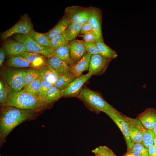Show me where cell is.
<instances>
[{
    "label": "cell",
    "instance_id": "cell-1",
    "mask_svg": "<svg viewBox=\"0 0 156 156\" xmlns=\"http://www.w3.org/2000/svg\"><path fill=\"white\" fill-rule=\"evenodd\" d=\"M0 114V147L5 142L8 135L17 126L34 120L40 112L12 106H1Z\"/></svg>",
    "mask_w": 156,
    "mask_h": 156
},
{
    "label": "cell",
    "instance_id": "cell-2",
    "mask_svg": "<svg viewBox=\"0 0 156 156\" xmlns=\"http://www.w3.org/2000/svg\"><path fill=\"white\" fill-rule=\"evenodd\" d=\"M49 106V105L42 102L39 98L31 95L23 90L16 92L10 88L9 95L4 106H13L40 113L47 108Z\"/></svg>",
    "mask_w": 156,
    "mask_h": 156
},
{
    "label": "cell",
    "instance_id": "cell-3",
    "mask_svg": "<svg viewBox=\"0 0 156 156\" xmlns=\"http://www.w3.org/2000/svg\"><path fill=\"white\" fill-rule=\"evenodd\" d=\"M78 98L90 111L96 114L105 110L119 112L104 100L100 92L92 90L86 86L83 87Z\"/></svg>",
    "mask_w": 156,
    "mask_h": 156
},
{
    "label": "cell",
    "instance_id": "cell-4",
    "mask_svg": "<svg viewBox=\"0 0 156 156\" xmlns=\"http://www.w3.org/2000/svg\"><path fill=\"white\" fill-rule=\"evenodd\" d=\"M26 70L24 68H7L4 70L3 74L5 81L13 91L18 92L24 87Z\"/></svg>",
    "mask_w": 156,
    "mask_h": 156
},
{
    "label": "cell",
    "instance_id": "cell-5",
    "mask_svg": "<svg viewBox=\"0 0 156 156\" xmlns=\"http://www.w3.org/2000/svg\"><path fill=\"white\" fill-rule=\"evenodd\" d=\"M12 36L14 40L23 44L30 52L39 53L47 58L53 56V50L40 45L28 34H16Z\"/></svg>",
    "mask_w": 156,
    "mask_h": 156
},
{
    "label": "cell",
    "instance_id": "cell-6",
    "mask_svg": "<svg viewBox=\"0 0 156 156\" xmlns=\"http://www.w3.org/2000/svg\"><path fill=\"white\" fill-rule=\"evenodd\" d=\"M33 29V25L31 18L27 14L22 15L19 21L14 25L3 32L0 38L5 40L14 34H29Z\"/></svg>",
    "mask_w": 156,
    "mask_h": 156
},
{
    "label": "cell",
    "instance_id": "cell-7",
    "mask_svg": "<svg viewBox=\"0 0 156 156\" xmlns=\"http://www.w3.org/2000/svg\"><path fill=\"white\" fill-rule=\"evenodd\" d=\"M102 112L107 115L119 128L124 137L127 151H130L132 148L133 144L130 137L128 122L124 115L119 111L112 110H103Z\"/></svg>",
    "mask_w": 156,
    "mask_h": 156
},
{
    "label": "cell",
    "instance_id": "cell-8",
    "mask_svg": "<svg viewBox=\"0 0 156 156\" xmlns=\"http://www.w3.org/2000/svg\"><path fill=\"white\" fill-rule=\"evenodd\" d=\"M65 15L71 22L83 25L88 22L90 14V8L79 6H72L66 8Z\"/></svg>",
    "mask_w": 156,
    "mask_h": 156
},
{
    "label": "cell",
    "instance_id": "cell-9",
    "mask_svg": "<svg viewBox=\"0 0 156 156\" xmlns=\"http://www.w3.org/2000/svg\"><path fill=\"white\" fill-rule=\"evenodd\" d=\"M111 60L101 54L92 55L89 63V72L92 75H101L104 73Z\"/></svg>",
    "mask_w": 156,
    "mask_h": 156
},
{
    "label": "cell",
    "instance_id": "cell-10",
    "mask_svg": "<svg viewBox=\"0 0 156 156\" xmlns=\"http://www.w3.org/2000/svg\"><path fill=\"white\" fill-rule=\"evenodd\" d=\"M92 76L89 72L77 77L67 88L62 91V97L78 98L84 83Z\"/></svg>",
    "mask_w": 156,
    "mask_h": 156
},
{
    "label": "cell",
    "instance_id": "cell-11",
    "mask_svg": "<svg viewBox=\"0 0 156 156\" xmlns=\"http://www.w3.org/2000/svg\"><path fill=\"white\" fill-rule=\"evenodd\" d=\"M125 118L135 126L142 133L143 137V143L147 147L154 145L155 134L153 130L146 129L137 119L133 118L124 115Z\"/></svg>",
    "mask_w": 156,
    "mask_h": 156
},
{
    "label": "cell",
    "instance_id": "cell-12",
    "mask_svg": "<svg viewBox=\"0 0 156 156\" xmlns=\"http://www.w3.org/2000/svg\"><path fill=\"white\" fill-rule=\"evenodd\" d=\"M90 14L88 22L99 36L101 41L104 42L101 29L102 13L98 8L91 6Z\"/></svg>",
    "mask_w": 156,
    "mask_h": 156
},
{
    "label": "cell",
    "instance_id": "cell-13",
    "mask_svg": "<svg viewBox=\"0 0 156 156\" xmlns=\"http://www.w3.org/2000/svg\"><path fill=\"white\" fill-rule=\"evenodd\" d=\"M136 118L146 129L153 130L156 125V109L153 108L146 109Z\"/></svg>",
    "mask_w": 156,
    "mask_h": 156
},
{
    "label": "cell",
    "instance_id": "cell-14",
    "mask_svg": "<svg viewBox=\"0 0 156 156\" xmlns=\"http://www.w3.org/2000/svg\"><path fill=\"white\" fill-rule=\"evenodd\" d=\"M70 56V66L79 61L86 51L81 40L75 39L69 41Z\"/></svg>",
    "mask_w": 156,
    "mask_h": 156
},
{
    "label": "cell",
    "instance_id": "cell-15",
    "mask_svg": "<svg viewBox=\"0 0 156 156\" xmlns=\"http://www.w3.org/2000/svg\"><path fill=\"white\" fill-rule=\"evenodd\" d=\"M4 48L9 57L19 55L30 52L23 44L12 39L8 40L5 42Z\"/></svg>",
    "mask_w": 156,
    "mask_h": 156
},
{
    "label": "cell",
    "instance_id": "cell-16",
    "mask_svg": "<svg viewBox=\"0 0 156 156\" xmlns=\"http://www.w3.org/2000/svg\"><path fill=\"white\" fill-rule=\"evenodd\" d=\"M46 63L55 70L60 76L71 73L70 65L56 56H53L48 58Z\"/></svg>",
    "mask_w": 156,
    "mask_h": 156
},
{
    "label": "cell",
    "instance_id": "cell-17",
    "mask_svg": "<svg viewBox=\"0 0 156 156\" xmlns=\"http://www.w3.org/2000/svg\"><path fill=\"white\" fill-rule=\"evenodd\" d=\"M92 55L86 52L77 62L70 66V72L77 77L81 76L82 73L89 70Z\"/></svg>",
    "mask_w": 156,
    "mask_h": 156
},
{
    "label": "cell",
    "instance_id": "cell-18",
    "mask_svg": "<svg viewBox=\"0 0 156 156\" xmlns=\"http://www.w3.org/2000/svg\"><path fill=\"white\" fill-rule=\"evenodd\" d=\"M70 23L69 18L66 15L62 17L52 28L46 33L50 41L57 36L63 35Z\"/></svg>",
    "mask_w": 156,
    "mask_h": 156
},
{
    "label": "cell",
    "instance_id": "cell-19",
    "mask_svg": "<svg viewBox=\"0 0 156 156\" xmlns=\"http://www.w3.org/2000/svg\"><path fill=\"white\" fill-rule=\"evenodd\" d=\"M41 79L53 84L60 75L50 66L46 63L39 68Z\"/></svg>",
    "mask_w": 156,
    "mask_h": 156
},
{
    "label": "cell",
    "instance_id": "cell-20",
    "mask_svg": "<svg viewBox=\"0 0 156 156\" xmlns=\"http://www.w3.org/2000/svg\"><path fill=\"white\" fill-rule=\"evenodd\" d=\"M7 64L10 67L14 68H37L33 64L19 55L9 57L7 60Z\"/></svg>",
    "mask_w": 156,
    "mask_h": 156
},
{
    "label": "cell",
    "instance_id": "cell-21",
    "mask_svg": "<svg viewBox=\"0 0 156 156\" xmlns=\"http://www.w3.org/2000/svg\"><path fill=\"white\" fill-rule=\"evenodd\" d=\"M19 55L33 64L37 68L45 64L47 58L39 53L31 52L25 53Z\"/></svg>",
    "mask_w": 156,
    "mask_h": 156
},
{
    "label": "cell",
    "instance_id": "cell-22",
    "mask_svg": "<svg viewBox=\"0 0 156 156\" xmlns=\"http://www.w3.org/2000/svg\"><path fill=\"white\" fill-rule=\"evenodd\" d=\"M82 25L78 23L71 22L63 35L65 39L69 42L75 39L80 33Z\"/></svg>",
    "mask_w": 156,
    "mask_h": 156
},
{
    "label": "cell",
    "instance_id": "cell-23",
    "mask_svg": "<svg viewBox=\"0 0 156 156\" xmlns=\"http://www.w3.org/2000/svg\"><path fill=\"white\" fill-rule=\"evenodd\" d=\"M101 55L112 60L118 55L116 52L106 44L104 42L98 40L95 41Z\"/></svg>",
    "mask_w": 156,
    "mask_h": 156
},
{
    "label": "cell",
    "instance_id": "cell-24",
    "mask_svg": "<svg viewBox=\"0 0 156 156\" xmlns=\"http://www.w3.org/2000/svg\"><path fill=\"white\" fill-rule=\"evenodd\" d=\"M77 78L73 74L70 73L60 76L54 84V86L62 91Z\"/></svg>",
    "mask_w": 156,
    "mask_h": 156
},
{
    "label": "cell",
    "instance_id": "cell-25",
    "mask_svg": "<svg viewBox=\"0 0 156 156\" xmlns=\"http://www.w3.org/2000/svg\"><path fill=\"white\" fill-rule=\"evenodd\" d=\"M28 35L40 45L50 48V40L46 33H40L36 31L33 29Z\"/></svg>",
    "mask_w": 156,
    "mask_h": 156
},
{
    "label": "cell",
    "instance_id": "cell-26",
    "mask_svg": "<svg viewBox=\"0 0 156 156\" xmlns=\"http://www.w3.org/2000/svg\"><path fill=\"white\" fill-rule=\"evenodd\" d=\"M70 46L68 43L66 45L54 51L53 56L58 57L70 65Z\"/></svg>",
    "mask_w": 156,
    "mask_h": 156
},
{
    "label": "cell",
    "instance_id": "cell-27",
    "mask_svg": "<svg viewBox=\"0 0 156 156\" xmlns=\"http://www.w3.org/2000/svg\"><path fill=\"white\" fill-rule=\"evenodd\" d=\"M126 120L128 122L130 137L133 144L134 143L143 142V137L142 133L133 124Z\"/></svg>",
    "mask_w": 156,
    "mask_h": 156
},
{
    "label": "cell",
    "instance_id": "cell-28",
    "mask_svg": "<svg viewBox=\"0 0 156 156\" xmlns=\"http://www.w3.org/2000/svg\"><path fill=\"white\" fill-rule=\"evenodd\" d=\"M62 90L54 86L48 90L46 96L45 103L49 105L55 102L62 97Z\"/></svg>",
    "mask_w": 156,
    "mask_h": 156
},
{
    "label": "cell",
    "instance_id": "cell-29",
    "mask_svg": "<svg viewBox=\"0 0 156 156\" xmlns=\"http://www.w3.org/2000/svg\"><path fill=\"white\" fill-rule=\"evenodd\" d=\"M39 68H29L27 69L25 77L24 87L30 83L40 78Z\"/></svg>",
    "mask_w": 156,
    "mask_h": 156
},
{
    "label": "cell",
    "instance_id": "cell-30",
    "mask_svg": "<svg viewBox=\"0 0 156 156\" xmlns=\"http://www.w3.org/2000/svg\"><path fill=\"white\" fill-rule=\"evenodd\" d=\"M41 79L39 78L33 81L24 87L23 90L31 95L38 97L40 87Z\"/></svg>",
    "mask_w": 156,
    "mask_h": 156
},
{
    "label": "cell",
    "instance_id": "cell-31",
    "mask_svg": "<svg viewBox=\"0 0 156 156\" xmlns=\"http://www.w3.org/2000/svg\"><path fill=\"white\" fill-rule=\"evenodd\" d=\"M10 88L5 80L0 81V104L1 106H4L9 95Z\"/></svg>",
    "mask_w": 156,
    "mask_h": 156
},
{
    "label": "cell",
    "instance_id": "cell-32",
    "mask_svg": "<svg viewBox=\"0 0 156 156\" xmlns=\"http://www.w3.org/2000/svg\"><path fill=\"white\" fill-rule=\"evenodd\" d=\"M63 35L57 36L50 41V48L53 51L67 45L69 43Z\"/></svg>",
    "mask_w": 156,
    "mask_h": 156
},
{
    "label": "cell",
    "instance_id": "cell-33",
    "mask_svg": "<svg viewBox=\"0 0 156 156\" xmlns=\"http://www.w3.org/2000/svg\"><path fill=\"white\" fill-rule=\"evenodd\" d=\"M54 86V84L41 79L40 87L39 93L38 97L40 100L43 103H45V99L48 90L51 87Z\"/></svg>",
    "mask_w": 156,
    "mask_h": 156
},
{
    "label": "cell",
    "instance_id": "cell-34",
    "mask_svg": "<svg viewBox=\"0 0 156 156\" xmlns=\"http://www.w3.org/2000/svg\"><path fill=\"white\" fill-rule=\"evenodd\" d=\"M92 152L96 156H116L111 149L105 146H99Z\"/></svg>",
    "mask_w": 156,
    "mask_h": 156
},
{
    "label": "cell",
    "instance_id": "cell-35",
    "mask_svg": "<svg viewBox=\"0 0 156 156\" xmlns=\"http://www.w3.org/2000/svg\"><path fill=\"white\" fill-rule=\"evenodd\" d=\"M86 52L92 55L100 54L99 50L95 42L81 40Z\"/></svg>",
    "mask_w": 156,
    "mask_h": 156
},
{
    "label": "cell",
    "instance_id": "cell-36",
    "mask_svg": "<svg viewBox=\"0 0 156 156\" xmlns=\"http://www.w3.org/2000/svg\"><path fill=\"white\" fill-rule=\"evenodd\" d=\"M131 150L141 153L145 156H149L148 148L146 147L143 142L133 144Z\"/></svg>",
    "mask_w": 156,
    "mask_h": 156
},
{
    "label": "cell",
    "instance_id": "cell-37",
    "mask_svg": "<svg viewBox=\"0 0 156 156\" xmlns=\"http://www.w3.org/2000/svg\"><path fill=\"white\" fill-rule=\"evenodd\" d=\"M81 36L82 37L83 40L86 42H94L98 40L100 41L99 36L94 31L82 34Z\"/></svg>",
    "mask_w": 156,
    "mask_h": 156
},
{
    "label": "cell",
    "instance_id": "cell-38",
    "mask_svg": "<svg viewBox=\"0 0 156 156\" xmlns=\"http://www.w3.org/2000/svg\"><path fill=\"white\" fill-rule=\"evenodd\" d=\"M94 31L91 25L88 22H87L82 25L80 34L82 35Z\"/></svg>",
    "mask_w": 156,
    "mask_h": 156
},
{
    "label": "cell",
    "instance_id": "cell-39",
    "mask_svg": "<svg viewBox=\"0 0 156 156\" xmlns=\"http://www.w3.org/2000/svg\"><path fill=\"white\" fill-rule=\"evenodd\" d=\"M6 51L4 48H1L0 49V66H1L5 59L6 54Z\"/></svg>",
    "mask_w": 156,
    "mask_h": 156
},
{
    "label": "cell",
    "instance_id": "cell-40",
    "mask_svg": "<svg viewBox=\"0 0 156 156\" xmlns=\"http://www.w3.org/2000/svg\"><path fill=\"white\" fill-rule=\"evenodd\" d=\"M149 156H156V148L153 145L148 148Z\"/></svg>",
    "mask_w": 156,
    "mask_h": 156
},
{
    "label": "cell",
    "instance_id": "cell-41",
    "mask_svg": "<svg viewBox=\"0 0 156 156\" xmlns=\"http://www.w3.org/2000/svg\"><path fill=\"white\" fill-rule=\"evenodd\" d=\"M126 153L131 154L134 156H145L143 155L136 152L132 150H131L128 151H127Z\"/></svg>",
    "mask_w": 156,
    "mask_h": 156
},
{
    "label": "cell",
    "instance_id": "cell-42",
    "mask_svg": "<svg viewBox=\"0 0 156 156\" xmlns=\"http://www.w3.org/2000/svg\"><path fill=\"white\" fill-rule=\"evenodd\" d=\"M154 145L156 148V135H155L154 140Z\"/></svg>",
    "mask_w": 156,
    "mask_h": 156
},
{
    "label": "cell",
    "instance_id": "cell-43",
    "mask_svg": "<svg viewBox=\"0 0 156 156\" xmlns=\"http://www.w3.org/2000/svg\"><path fill=\"white\" fill-rule=\"evenodd\" d=\"M155 135H156V125L153 129Z\"/></svg>",
    "mask_w": 156,
    "mask_h": 156
},
{
    "label": "cell",
    "instance_id": "cell-44",
    "mask_svg": "<svg viewBox=\"0 0 156 156\" xmlns=\"http://www.w3.org/2000/svg\"><path fill=\"white\" fill-rule=\"evenodd\" d=\"M123 156H134L131 154L126 153Z\"/></svg>",
    "mask_w": 156,
    "mask_h": 156
},
{
    "label": "cell",
    "instance_id": "cell-45",
    "mask_svg": "<svg viewBox=\"0 0 156 156\" xmlns=\"http://www.w3.org/2000/svg\"><path fill=\"white\" fill-rule=\"evenodd\" d=\"M0 156H1V155H0Z\"/></svg>",
    "mask_w": 156,
    "mask_h": 156
},
{
    "label": "cell",
    "instance_id": "cell-46",
    "mask_svg": "<svg viewBox=\"0 0 156 156\" xmlns=\"http://www.w3.org/2000/svg\"></svg>",
    "mask_w": 156,
    "mask_h": 156
}]
</instances>
